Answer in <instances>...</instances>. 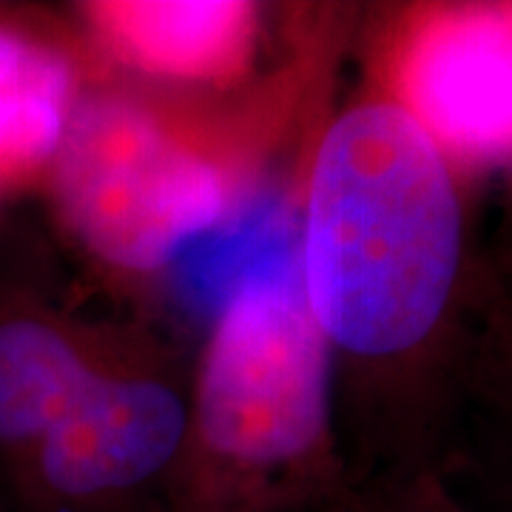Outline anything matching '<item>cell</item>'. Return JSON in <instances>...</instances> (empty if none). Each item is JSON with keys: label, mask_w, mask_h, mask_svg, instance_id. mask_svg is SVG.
<instances>
[{"label": "cell", "mask_w": 512, "mask_h": 512, "mask_svg": "<svg viewBox=\"0 0 512 512\" xmlns=\"http://www.w3.org/2000/svg\"><path fill=\"white\" fill-rule=\"evenodd\" d=\"M467 185L379 86L313 151L299 274L330 353L350 490L439 473L484 274Z\"/></svg>", "instance_id": "cell-1"}, {"label": "cell", "mask_w": 512, "mask_h": 512, "mask_svg": "<svg viewBox=\"0 0 512 512\" xmlns=\"http://www.w3.org/2000/svg\"><path fill=\"white\" fill-rule=\"evenodd\" d=\"M348 512H473L439 473L387 478L348 493Z\"/></svg>", "instance_id": "cell-9"}, {"label": "cell", "mask_w": 512, "mask_h": 512, "mask_svg": "<svg viewBox=\"0 0 512 512\" xmlns=\"http://www.w3.org/2000/svg\"><path fill=\"white\" fill-rule=\"evenodd\" d=\"M510 174H512V168H510ZM512 194V191H510ZM501 231H510L512 234V197H510V211H507V217H504V225H501Z\"/></svg>", "instance_id": "cell-11"}, {"label": "cell", "mask_w": 512, "mask_h": 512, "mask_svg": "<svg viewBox=\"0 0 512 512\" xmlns=\"http://www.w3.org/2000/svg\"><path fill=\"white\" fill-rule=\"evenodd\" d=\"M439 476L473 512H512V234L484 245L476 333Z\"/></svg>", "instance_id": "cell-6"}, {"label": "cell", "mask_w": 512, "mask_h": 512, "mask_svg": "<svg viewBox=\"0 0 512 512\" xmlns=\"http://www.w3.org/2000/svg\"><path fill=\"white\" fill-rule=\"evenodd\" d=\"M83 97L74 52L20 12H0V191L46 180Z\"/></svg>", "instance_id": "cell-8"}, {"label": "cell", "mask_w": 512, "mask_h": 512, "mask_svg": "<svg viewBox=\"0 0 512 512\" xmlns=\"http://www.w3.org/2000/svg\"><path fill=\"white\" fill-rule=\"evenodd\" d=\"M382 89L473 183L512 168V0L421 3L384 40Z\"/></svg>", "instance_id": "cell-5"}, {"label": "cell", "mask_w": 512, "mask_h": 512, "mask_svg": "<svg viewBox=\"0 0 512 512\" xmlns=\"http://www.w3.org/2000/svg\"><path fill=\"white\" fill-rule=\"evenodd\" d=\"M46 180L69 237L126 276L163 274L245 205L228 165L109 89H83Z\"/></svg>", "instance_id": "cell-4"}, {"label": "cell", "mask_w": 512, "mask_h": 512, "mask_svg": "<svg viewBox=\"0 0 512 512\" xmlns=\"http://www.w3.org/2000/svg\"><path fill=\"white\" fill-rule=\"evenodd\" d=\"M350 490L333 376L299 274V217L211 311L171 512H293Z\"/></svg>", "instance_id": "cell-3"}, {"label": "cell", "mask_w": 512, "mask_h": 512, "mask_svg": "<svg viewBox=\"0 0 512 512\" xmlns=\"http://www.w3.org/2000/svg\"><path fill=\"white\" fill-rule=\"evenodd\" d=\"M52 285L0 254V512H171L191 376Z\"/></svg>", "instance_id": "cell-2"}, {"label": "cell", "mask_w": 512, "mask_h": 512, "mask_svg": "<svg viewBox=\"0 0 512 512\" xmlns=\"http://www.w3.org/2000/svg\"><path fill=\"white\" fill-rule=\"evenodd\" d=\"M80 12L97 46L120 66L171 83H231L251 69L259 43L254 3H89Z\"/></svg>", "instance_id": "cell-7"}, {"label": "cell", "mask_w": 512, "mask_h": 512, "mask_svg": "<svg viewBox=\"0 0 512 512\" xmlns=\"http://www.w3.org/2000/svg\"><path fill=\"white\" fill-rule=\"evenodd\" d=\"M348 493L339 495V498H330V501H322V504L302 507V510H293V512H348Z\"/></svg>", "instance_id": "cell-10"}]
</instances>
